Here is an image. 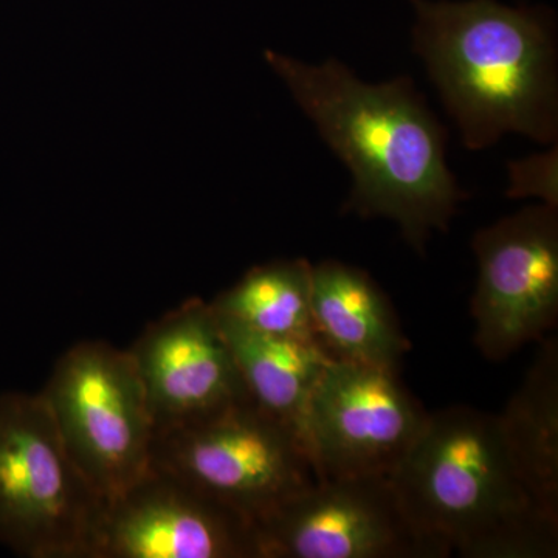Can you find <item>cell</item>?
<instances>
[{
    "label": "cell",
    "instance_id": "cell-1",
    "mask_svg": "<svg viewBox=\"0 0 558 558\" xmlns=\"http://www.w3.org/2000/svg\"><path fill=\"white\" fill-rule=\"evenodd\" d=\"M293 100L352 175L347 211L398 223L422 253L465 199L447 163V134L410 76L365 83L343 62L264 53Z\"/></svg>",
    "mask_w": 558,
    "mask_h": 558
},
{
    "label": "cell",
    "instance_id": "cell-2",
    "mask_svg": "<svg viewBox=\"0 0 558 558\" xmlns=\"http://www.w3.org/2000/svg\"><path fill=\"white\" fill-rule=\"evenodd\" d=\"M413 3L414 51L464 146L486 149L506 134L557 143V44L548 16L495 0Z\"/></svg>",
    "mask_w": 558,
    "mask_h": 558
},
{
    "label": "cell",
    "instance_id": "cell-3",
    "mask_svg": "<svg viewBox=\"0 0 558 558\" xmlns=\"http://www.w3.org/2000/svg\"><path fill=\"white\" fill-rule=\"evenodd\" d=\"M391 483L414 527L450 556L557 557L558 521L521 478L498 414L465 405L428 413Z\"/></svg>",
    "mask_w": 558,
    "mask_h": 558
},
{
    "label": "cell",
    "instance_id": "cell-4",
    "mask_svg": "<svg viewBox=\"0 0 558 558\" xmlns=\"http://www.w3.org/2000/svg\"><path fill=\"white\" fill-rule=\"evenodd\" d=\"M105 508L43 396H0V542L27 558H92Z\"/></svg>",
    "mask_w": 558,
    "mask_h": 558
},
{
    "label": "cell",
    "instance_id": "cell-5",
    "mask_svg": "<svg viewBox=\"0 0 558 558\" xmlns=\"http://www.w3.org/2000/svg\"><path fill=\"white\" fill-rule=\"evenodd\" d=\"M150 468L253 526L318 481L299 436L252 400L157 433Z\"/></svg>",
    "mask_w": 558,
    "mask_h": 558
},
{
    "label": "cell",
    "instance_id": "cell-6",
    "mask_svg": "<svg viewBox=\"0 0 558 558\" xmlns=\"http://www.w3.org/2000/svg\"><path fill=\"white\" fill-rule=\"evenodd\" d=\"M39 395L70 458L106 502L149 472L156 425L130 351L75 344Z\"/></svg>",
    "mask_w": 558,
    "mask_h": 558
},
{
    "label": "cell",
    "instance_id": "cell-7",
    "mask_svg": "<svg viewBox=\"0 0 558 558\" xmlns=\"http://www.w3.org/2000/svg\"><path fill=\"white\" fill-rule=\"evenodd\" d=\"M427 417L399 369L330 360L307 413L318 480L391 478Z\"/></svg>",
    "mask_w": 558,
    "mask_h": 558
},
{
    "label": "cell",
    "instance_id": "cell-8",
    "mask_svg": "<svg viewBox=\"0 0 558 558\" xmlns=\"http://www.w3.org/2000/svg\"><path fill=\"white\" fill-rule=\"evenodd\" d=\"M478 279L472 300L475 344L492 362L548 337L558 318V213L532 205L472 241Z\"/></svg>",
    "mask_w": 558,
    "mask_h": 558
},
{
    "label": "cell",
    "instance_id": "cell-9",
    "mask_svg": "<svg viewBox=\"0 0 558 558\" xmlns=\"http://www.w3.org/2000/svg\"><path fill=\"white\" fill-rule=\"evenodd\" d=\"M259 558H444L407 517L391 478L318 480L255 524Z\"/></svg>",
    "mask_w": 558,
    "mask_h": 558
},
{
    "label": "cell",
    "instance_id": "cell-10",
    "mask_svg": "<svg viewBox=\"0 0 558 558\" xmlns=\"http://www.w3.org/2000/svg\"><path fill=\"white\" fill-rule=\"evenodd\" d=\"M92 558H259V554L248 520L150 468L106 502Z\"/></svg>",
    "mask_w": 558,
    "mask_h": 558
},
{
    "label": "cell",
    "instance_id": "cell-11",
    "mask_svg": "<svg viewBox=\"0 0 558 558\" xmlns=\"http://www.w3.org/2000/svg\"><path fill=\"white\" fill-rule=\"evenodd\" d=\"M157 433L250 400L211 303L185 301L150 323L128 349Z\"/></svg>",
    "mask_w": 558,
    "mask_h": 558
},
{
    "label": "cell",
    "instance_id": "cell-12",
    "mask_svg": "<svg viewBox=\"0 0 558 558\" xmlns=\"http://www.w3.org/2000/svg\"><path fill=\"white\" fill-rule=\"evenodd\" d=\"M315 339L336 360L399 369L410 351L395 310L366 271L340 260L312 266Z\"/></svg>",
    "mask_w": 558,
    "mask_h": 558
},
{
    "label": "cell",
    "instance_id": "cell-13",
    "mask_svg": "<svg viewBox=\"0 0 558 558\" xmlns=\"http://www.w3.org/2000/svg\"><path fill=\"white\" fill-rule=\"evenodd\" d=\"M218 318L250 400L295 433L306 449L312 395L332 357L318 341L270 336Z\"/></svg>",
    "mask_w": 558,
    "mask_h": 558
},
{
    "label": "cell",
    "instance_id": "cell-14",
    "mask_svg": "<svg viewBox=\"0 0 558 558\" xmlns=\"http://www.w3.org/2000/svg\"><path fill=\"white\" fill-rule=\"evenodd\" d=\"M499 425L521 478L543 512L558 521V343L542 340Z\"/></svg>",
    "mask_w": 558,
    "mask_h": 558
},
{
    "label": "cell",
    "instance_id": "cell-15",
    "mask_svg": "<svg viewBox=\"0 0 558 558\" xmlns=\"http://www.w3.org/2000/svg\"><path fill=\"white\" fill-rule=\"evenodd\" d=\"M213 310L245 328L314 340L312 264L306 259L275 260L250 269L211 301Z\"/></svg>",
    "mask_w": 558,
    "mask_h": 558
},
{
    "label": "cell",
    "instance_id": "cell-16",
    "mask_svg": "<svg viewBox=\"0 0 558 558\" xmlns=\"http://www.w3.org/2000/svg\"><path fill=\"white\" fill-rule=\"evenodd\" d=\"M510 199H534L558 208V150L534 154L526 159L512 160L508 165Z\"/></svg>",
    "mask_w": 558,
    "mask_h": 558
}]
</instances>
